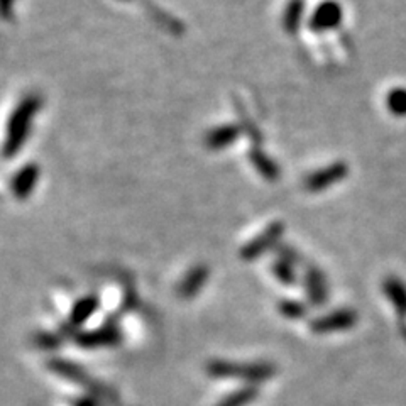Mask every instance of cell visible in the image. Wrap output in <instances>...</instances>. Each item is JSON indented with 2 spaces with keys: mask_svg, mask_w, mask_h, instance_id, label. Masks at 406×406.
Segmentation results:
<instances>
[{
  "mask_svg": "<svg viewBox=\"0 0 406 406\" xmlns=\"http://www.w3.org/2000/svg\"><path fill=\"white\" fill-rule=\"evenodd\" d=\"M304 288H307V295L310 298V302L316 304V307L327 302V284H325L323 274L316 267H312L307 273Z\"/></svg>",
  "mask_w": 406,
  "mask_h": 406,
  "instance_id": "obj_10",
  "label": "cell"
},
{
  "mask_svg": "<svg viewBox=\"0 0 406 406\" xmlns=\"http://www.w3.org/2000/svg\"><path fill=\"white\" fill-rule=\"evenodd\" d=\"M15 0H2V14L4 18L9 19L10 18V12H12V6H14Z\"/></svg>",
  "mask_w": 406,
  "mask_h": 406,
  "instance_id": "obj_21",
  "label": "cell"
},
{
  "mask_svg": "<svg viewBox=\"0 0 406 406\" xmlns=\"http://www.w3.org/2000/svg\"><path fill=\"white\" fill-rule=\"evenodd\" d=\"M273 273L276 278H278L283 284H286V286H290V284H293L296 281L293 267H291V264L288 262L286 259H281V261L274 262Z\"/></svg>",
  "mask_w": 406,
  "mask_h": 406,
  "instance_id": "obj_20",
  "label": "cell"
},
{
  "mask_svg": "<svg viewBox=\"0 0 406 406\" xmlns=\"http://www.w3.org/2000/svg\"><path fill=\"white\" fill-rule=\"evenodd\" d=\"M209 278V267L205 266H197L190 271L188 274L183 278L180 284V295L183 298H192L193 295H197L202 290L203 284L206 283Z\"/></svg>",
  "mask_w": 406,
  "mask_h": 406,
  "instance_id": "obj_11",
  "label": "cell"
},
{
  "mask_svg": "<svg viewBox=\"0 0 406 406\" xmlns=\"http://www.w3.org/2000/svg\"><path fill=\"white\" fill-rule=\"evenodd\" d=\"M50 368L52 371H56L58 374L68 377V379L71 381H76V383H85V372L81 371L80 368H76L75 364L71 363H66V360H51L50 363Z\"/></svg>",
  "mask_w": 406,
  "mask_h": 406,
  "instance_id": "obj_18",
  "label": "cell"
},
{
  "mask_svg": "<svg viewBox=\"0 0 406 406\" xmlns=\"http://www.w3.org/2000/svg\"><path fill=\"white\" fill-rule=\"evenodd\" d=\"M357 322V314L354 310H335L332 314L320 316L312 322L310 328L315 334H330L352 328Z\"/></svg>",
  "mask_w": 406,
  "mask_h": 406,
  "instance_id": "obj_6",
  "label": "cell"
},
{
  "mask_svg": "<svg viewBox=\"0 0 406 406\" xmlns=\"http://www.w3.org/2000/svg\"><path fill=\"white\" fill-rule=\"evenodd\" d=\"M78 406H93V403H92L90 400H85V401H81Z\"/></svg>",
  "mask_w": 406,
  "mask_h": 406,
  "instance_id": "obj_22",
  "label": "cell"
},
{
  "mask_svg": "<svg viewBox=\"0 0 406 406\" xmlns=\"http://www.w3.org/2000/svg\"><path fill=\"white\" fill-rule=\"evenodd\" d=\"M255 396H258V389H255L254 386H246V388L237 389L232 395L223 398L217 406H246L249 405Z\"/></svg>",
  "mask_w": 406,
  "mask_h": 406,
  "instance_id": "obj_17",
  "label": "cell"
},
{
  "mask_svg": "<svg viewBox=\"0 0 406 406\" xmlns=\"http://www.w3.org/2000/svg\"><path fill=\"white\" fill-rule=\"evenodd\" d=\"M43 100L36 93H29L24 97L22 100L15 105L14 112H12L9 125H7V139L4 144V156L9 158L18 156L22 146L29 139V134L32 129V120L38 115Z\"/></svg>",
  "mask_w": 406,
  "mask_h": 406,
  "instance_id": "obj_1",
  "label": "cell"
},
{
  "mask_svg": "<svg viewBox=\"0 0 406 406\" xmlns=\"http://www.w3.org/2000/svg\"><path fill=\"white\" fill-rule=\"evenodd\" d=\"M384 291H386V295H388V298L395 303L396 310L400 312L401 315H405L406 314V288L403 286V283L396 278L386 279Z\"/></svg>",
  "mask_w": 406,
  "mask_h": 406,
  "instance_id": "obj_15",
  "label": "cell"
},
{
  "mask_svg": "<svg viewBox=\"0 0 406 406\" xmlns=\"http://www.w3.org/2000/svg\"><path fill=\"white\" fill-rule=\"evenodd\" d=\"M39 181V166L36 162L22 166L18 173L14 174L10 181V192L18 200H26L34 192L36 185Z\"/></svg>",
  "mask_w": 406,
  "mask_h": 406,
  "instance_id": "obj_7",
  "label": "cell"
},
{
  "mask_svg": "<svg viewBox=\"0 0 406 406\" xmlns=\"http://www.w3.org/2000/svg\"><path fill=\"white\" fill-rule=\"evenodd\" d=\"M386 107L396 117H406V88L396 87L386 95Z\"/></svg>",
  "mask_w": 406,
  "mask_h": 406,
  "instance_id": "obj_16",
  "label": "cell"
},
{
  "mask_svg": "<svg viewBox=\"0 0 406 406\" xmlns=\"http://www.w3.org/2000/svg\"><path fill=\"white\" fill-rule=\"evenodd\" d=\"M97 308H99V300H97V296H85V298H81L80 302L73 307L70 323L73 327H80V325H83L93 314H95Z\"/></svg>",
  "mask_w": 406,
  "mask_h": 406,
  "instance_id": "obj_14",
  "label": "cell"
},
{
  "mask_svg": "<svg viewBox=\"0 0 406 406\" xmlns=\"http://www.w3.org/2000/svg\"><path fill=\"white\" fill-rule=\"evenodd\" d=\"M249 158H251V162L254 164V168L262 174V178H266V180H270V181L278 180L279 178L278 164H276V162L271 160V158H267L266 154L261 151V149L253 148Z\"/></svg>",
  "mask_w": 406,
  "mask_h": 406,
  "instance_id": "obj_13",
  "label": "cell"
},
{
  "mask_svg": "<svg viewBox=\"0 0 406 406\" xmlns=\"http://www.w3.org/2000/svg\"><path fill=\"white\" fill-rule=\"evenodd\" d=\"M278 310L279 314L283 316H286V318H291V320H296V318H302L304 315V304L296 302V300H283V302H279L278 304Z\"/></svg>",
  "mask_w": 406,
  "mask_h": 406,
  "instance_id": "obj_19",
  "label": "cell"
},
{
  "mask_svg": "<svg viewBox=\"0 0 406 406\" xmlns=\"http://www.w3.org/2000/svg\"><path fill=\"white\" fill-rule=\"evenodd\" d=\"M304 15V0H290L283 12V29L288 34H296Z\"/></svg>",
  "mask_w": 406,
  "mask_h": 406,
  "instance_id": "obj_12",
  "label": "cell"
},
{
  "mask_svg": "<svg viewBox=\"0 0 406 406\" xmlns=\"http://www.w3.org/2000/svg\"><path fill=\"white\" fill-rule=\"evenodd\" d=\"M206 372L212 377H237L249 383H262L274 374V365L267 363H232V360H212L206 365Z\"/></svg>",
  "mask_w": 406,
  "mask_h": 406,
  "instance_id": "obj_2",
  "label": "cell"
},
{
  "mask_svg": "<svg viewBox=\"0 0 406 406\" xmlns=\"http://www.w3.org/2000/svg\"><path fill=\"white\" fill-rule=\"evenodd\" d=\"M284 225L283 222H273L264 229L262 234H259L258 237H254L253 241L247 242L246 246L242 247L241 255L246 261H254L259 255H262L266 251H270L271 247L274 246L276 242L279 241V237L283 235Z\"/></svg>",
  "mask_w": 406,
  "mask_h": 406,
  "instance_id": "obj_5",
  "label": "cell"
},
{
  "mask_svg": "<svg viewBox=\"0 0 406 406\" xmlns=\"http://www.w3.org/2000/svg\"><path fill=\"white\" fill-rule=\"evenodd\" d=\"M349 174V166L344 161H335L332 164L325 166V168L318 169V172L308 174L304 180V188L312 193H318L327 190L328 186L337 185L342 180H345Z\"/></svg>",
  "mask_w": 406,
  "mask_h": 406,
  "instance_id": "obj_4",
  "label": "cell"
},
{
  "mask_svg": "<svg viewBox=\"0 0 406 406\" xmlns=\"http://www.w3.org/2000/svg\"><path fill=\"white\" fill-rule=\"evenodd\" d=\"M344 9L335 0H323L315 7L308 19V27L314 32H327L335 29L342 24Z\"/></svg>",
  "mask_w": 406,
  "mask_h": 406,
  "instance_id": "obj_3",
  "label": "cell"
},
{
  "mask_svg": "<svg viewBox=\"0 0 406 406\" xmlns=\"http://www.w3.org/2000/svg\"><path fill=\"white\" fill-rule=\"evenodd\" d=\"M241 136V127L235 124H225L214 127L212 131L205 136V146L212 151H222V149L229 148Z\"/></svg>",
  "mask_w": 406,
  "mask_h": 406,
  "instance_id": "obj_9",
  "label": "cell"
},
{
  "mask_svg": "<svg viewBox=\"0 0 406 406\" xmlns=\"http://www.w3.org/2000/svg\"><path fill=\"white\" fill-rule=\"evenodd\" d=\"M120 342V334L113 325H105V327L97 328V330H90L87 334H81L76 339V344L81 347L95 349V347H111Z\"/></svg>",
  "mask_w": 406,
  "mask_h": 406,
  "instance_id": "obj_8",
  "label": "cell"
}]
</instances>
